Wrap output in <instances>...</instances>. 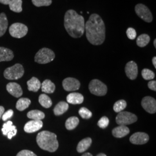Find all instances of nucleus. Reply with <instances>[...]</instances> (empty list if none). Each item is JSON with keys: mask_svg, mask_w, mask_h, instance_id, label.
I'll use <instances>...</instances> for the list:
<instances>
[{"mask_svg": "<svg viewBox=\"0 0 156 156\" xmlns=\"http://www.w3.org/2000/svg\"><path fill=\"white\" fill-rule=\"evenodd\" d=\"M11 0H0V2L4 4V5H8Z\"/></svg>", "mask_w": 156, "mask_h": 156, "instance_id": "42", "label": "nucleus"}, {"mask_svg": "<svg viewBox=\"0 0 156 156\" xmlns=\"http://www.w3.org/2000/svg\"><path fill=\"white\" fill-rule=\"evenodd\" d=\"M152 62H153V64L154 66V67L155 68H156V57H154L153 58H152Z\"/></svg>", "mask_w": 156, "mask_h": 156, "instance_id": "43", "label": "nucleus"}, {"mask_svg": "<svg viewBox=\"0 0 156 156\" xmlns=\"http://www.w3.org/2000/svg\"><path fill=\"white\" fill-rule=\"evenodd\" d=\"M68 108L69 105L68 103L64 101H61L58 102L55 107L53 109L54 114L56 116H60L68 111Z\"/></svg>", "mask_w": 156, "mask_h": 156, "instance_id": "20", "label": "nucleus"}, {"mask_svg": "<svg viewBox=\"0 0 156 156\" xmlns=\"http://www.w3.org/2000/svg\"><path fill=\"white\" fill-rule=\"evenodd\" d=\"M16 156H37L34 153L28 150L20 151L17 154Z\"/></svg>", "mask_w": 156, "mask_h": 156, "instance_id": "37", "label": "nucleus"}, {"mask_svg": "<svg viewBox=\"0 0 156 156\" xmlns=\"http://www.w3.org/2000/svg\"><path fill=\"white\" fill-rule=\"evenodd\" d=\"M141 105L148 113L151 114L156 113V101L154 98L149 96L145 97L142 100Z\"/></svg>", "mask_w": 156, "mask_h": 156, "instance_id": "10", "label": "nucleus"}, {"mask_svg": "<svg viewBox=\"0 0 156 156\" xmlns=\"http://www.w3.org/2000/svg\"><path fill=\"white\" fill-rule=\"evenodd\" d=\"M17 134V129H13V130H12V131H11L10 132H9L8 134H7V136H8V139H9V140H11L12 139V138L13 137V136H15Z\"/></svg>", "mask_w": 156, "mask_h": 156, "instance_id": "40", "label": "nucleus"}, {"mask_svg": "<svg viewBox=\"0 0 156 156\" xmlns=\"http://www.w3.org/2000/svg\"><path fill=\"white\" fill-rule=\"evenodd\" d=\"M97 156H106V155L105 154H104V153H100Z\"/></svg>", "mask_w": 156, "mask_h": 156, "instance_id": "45", "label": "nucleus"}, {"mask_svg": "<svg viewBox=\"0 0 156 156\" xmlns=\"http://www.w3.org/2000/svg\"><path fill=\"white\" fill-rule=\"evenodd\" d=\"M8 21L4 13L0 14V37L3 36L8 28Z\"/></svg>", "mask_w": 156, "mask_h": 156, "instance_id": "23", "label": "nucleus"}, {"mask_svg": "<svg viewBox=\"0 0 156 156\" xmlns=\"http://www.w3.org/2000/svg\"><path fill=\"white\" fill-rule=\"evenodd\" d=\"M24 73L23 67L20 64H16L12 67L6 68L4 71V76L8 80H17L22 78Z\"/></svg>", "mask_w": 156, "mask_h": 156, "instance_id": "5", "label": "nucleus"}, {"mask_svg": "<svg viewBox=\"0 0 156 156\" xmlns=\"http://www.w3.org/2000/svg\"><path fill=\"white\" fill-rule=\"evenodd\" d=\"M64 27L71 37L80 38L84 33V19L75 11L69 9L66 12L64 16Z\"/></svg>", "mask_w": 156, "mask_h": 156, "instance_id": "2", "label": "nucleus"}, {"mask_svg": "<svg viewBox=\"0 0 156 156\" xmlns=\"http://www.w3.org/2000/svg\"><path fill=\"white\" fill-rule=\"evenodd\" d=\"M129 133V129L126 126H120L112 130V135L113 136L121 138L127 135Z\"/></svg>", "mask_w": 156, "mask_h": 156, "instance_id": "16", "label": "nucleus"}, {"mask_svg": "<svg viewBox=\"0 0 156 156\" xmlns=\"http://www.w3.org/2000/svg\"><path fill=\"white\" fill-rule=\"evenodd\" d=\"M90 91L93 94L97 96H104L107 93V86L98 79L92 80L89 86Z\"/></svg>", "mask_w": 156, "mask_h": 156, "instance_id": "6", "label": "nucleus"}, {"mask_svg": "<svg viewBox=\"0 0 156 156\" xmlns=\"http://www.w3.org/2000/svg\"><path fill=\"white\" fill-rule=\"evenodd\" d=\"M41 89L43 92L48 94H51L54 93L56 86L51 80L49 79H46L41 84Z\"/></svg>", "mask_w": 156, "mask_h": 156, "instance_id": "19", "label": "nucleus"}, {"mask_svg": "<svg viewBox=\"0 0 156 156\" xmlns=\"http://www.w3.org/2000/svg\"><path fill=\"white\" fill-rule=\"evenodd\" d=\"M37 142L41 149L49 152H55L58 147L57 135L48 131L38 133L37 136Z\"/></svg>", "mask_w": 156, "mask_h": 156, "instance_id": "3", "label": "nucleus"}, {"mask_svg": "<svg viewBox=\"0 0 156 156\" xmlns=\"http://www.w3.org/2000/svg\"><path fill=\"white\" fill-rule=\"evenodd\" d=\"M149 140V136L145 133L138 132L133 134L130 138L129 141L134 145H144L146 144Z\"/></svg>", "mask_w": 156, "mask_h": 156, "instance_id": "12", "label": "nucleus"}, {"mask_svg": "<svg viewBox=\"0 0 156 156\" xmlns=\"http://www.w3.org/2000/svg\"><path fill=\"white\" fill-rule=\"evenodd\" d=\"M29 119L33 120H42L45 118V113L38 110H33L28 112L27 115Z\"/></svg>", "mask_w": 156, "mask_h": 156, "instance_id": "25", "label": "nucleus"}, {"mask_svg": "<svg viewBox=\"0 0 156 156\" xmlns=\"http://www.w3.org/2000/svg\"><path fill=\"white\" fill-rule=\"evenodd\" d=\"M80 83L79 81L75 78H66L62 81L63 88L67 91L78 90L80 88Z\"/></svg>", "mask_w": 156, "mask_h": 156, "instance_id": "11", "label": "nucleus"}, {"mask_svg": "<svg viewBox=\"0 0 156 156\" xmlns=\"http://www.w3.org/2000/svg\"><path fill=\"white\" fill-rule=\"evenodd\" d=\"M79 123V120L78 117L75 116L69 117L66 122V127L68 130H73L78 126Z\"/></svg>", "mask_w": 156, "mask_h": 156, "instance_id": "28", "label": "nucleus"}, {"mask_svg": "<svg viewBox=\"0 0 156 156\" xmlns=\"http://www.w3.org/2000/svg\"><path fill=\"white\" fill-rule=\"evenodd\" d=\"M8 92L16 98L21 97L23 94V90L21 86L17 83H9L6 85Z\"/></svg>", "mask_w": 156, "mask_h": 156, "instance_id": "15", "label": "nucleus"}, {"mask_svg": "<svg viewBox=\"0 0 156 156\" xmlns=\"http://www.w3.org/2000/svg\"><path fill=\"white\" fill-rule=\"evenodd\" d=\"M92 140L90 138H86L80 140L78 144L76 150L78 153H83L87 151L91 145Z\"/></svg>", "mask_w": 156, "mask_h": 156, "instance_id": "21", "label": "nucleus"}, {"mask_svg": "<svg viewBox=\"0 0 156 156\" xmlns=\"http://www.w3.org/2000/svg\"><path fill=\"white\" fill-rule=\"evenodd\" d=\"M109 123V119L106 116H103V117H101L100 119V120L98 121V126L100 128L104 129L108 127Z\"/></svg>", "mask_w": 156, "mask_h": 156, "instance_id": "35", "label": "nucleus"}, {"mask_svg": "<svg viewBox=\"0 0 156 156\" xmlns=\"http://www.w3.org/2000/svg\"><path fill=\"white\" fill-rule=\"evenodd\" d=\"M9 34L12 37L16 38L24 37L28 33V27L20 23H16L12 24L9 27Z\"/></svg>", "mask_w": 156, "mask_h": 156, "instance_id": "8", "label": "nucleus"}, {"mask_svg": "<svg viewBox=\"0 0 156 156\" xmlns=\"http://www.w3.org/2000/svg\"><path fill=\"white\" fill-rule=\"evenodd\" d=\"M135 11L136 15L146 22L151 23L152 22L153 16L151 11L144 4H137L135 7Z\"/></svg>", "mask_w": 156, "mask_h": 156, "instance_id": "9", "label": "nucleus"}, {"mask_svg": "<svg viewBox=\"0 0 156 156\" xmlns=\"http://www.w3.org/2000/svg\"><path fill=\"white\" fill-rule=\"evenodd\" d=\"M28 90L30 91L37 92L41 87V83L39 80L35 77H33L27 82Z\"/></svg>", "mask_w": 156, "mask_h": 156, "instance_id": "22", "label": "nucleus"}, {"mask_svg": "<svg viewBox=\"0 0 156 156\" xmlns=\"http://www.w3.org/2000/svg\"><path fill=\"white\" fill-rule=\"evenodd\" d=\"M148 87L154 91H156V82L155 80H151L148 83Z\"/></svg>", "mask_w": 156, "mask_h": 156, "instance_id": "39", "label": "nucleus"}, {"mask_svg": "<svg viewBox=\"0 0 156 156\" xmlns=\"http://www.w3.org/2000/svg\"><path fill=\"white\" fill-rule=\"evenodd\" d=\"M79 114L81 117L84 119H89L91 118L93 115L91 112L84 107H82L79 109Z\"/></svg>", "mask_w": 156, "mask_h": 156, "instance_id": "33", "label": "nucleus"}, {"mask_svg": "<svg viewBox=\"0 0 156 156\" xmlns=\"http://www.w3.org/2000/svg\"><path fill=\"white\" fill-rule=\"evenodd\" d=\"M55 58V54L48 48H42L37 53L35 56V62L45 64L52 62Z\"/></svg>", "mask_w": 156, "mask_h": 156, "instance_id": "4", "label": "nucleus"}, {"mask_svg": "<svg viewBox=\"0 0 156 156\" xmlns=\"http://www.w3.org/2000/svg\"><path fill=\"white\" fill-rule=\"evenodd\" d=\"M136 121V116L129 112H120L116 117V122L120 126H127Z\"/></svg>", "mask_w": 156, "mask_h": 156, "instance_id": "7", "label": "nucleus"}, {"mask_svg": "<svg viewBox=\"0 0 156 156\" xmlns=\"http://www.w3.org/2000/svg\"><path fill=\"white\" fill-rule=\"evenodd\" d=\"M43 127V122L41 120H31L24 126V130L27 133H33L39 130Z\"/></svg>", "mask_w": 156, "mask_h": 156, "instance_id": "14", "label": "nucleus"}, {"mask_svg": "<svg viewBox=\"0 0 156 156\" xmlns=\"http://www.w3.org/2000/svg\"><path fill=\"white\" fill-rule=\"evenodd\" d=\"M14 55L11 50L4 47H0V62L11 61Z\"/></svg>", "mask_w": 156, "mask_h": 156, "instance_id": "18", "label": "nucleus"}, {"mask_svg": "<svg viewBox=\"0 0 156 156\" xmlns=\"http://www.w3.org/2000/svg\"><path fill=\"white\" fill-rule=\"evenodd\" d=\"M151 41L150 37L146 34L140 35L136 39V44L140 48H144Z\"/></svg>", "mask_w": 156, "mask_h": 156, "instance_id": "27", "label": "nucleus"}, {"mask_svg": "<svg viewBox=\"0 0 156 156\" xmlns=\"http://www.w3.org/2000/svg\"><path fill=\"white\" fill-rule=\"evenodd\" d=\"M125 73L129 79H135L138 73L137 64L133 61L128 62L125 67Z\"/></svg>", "mask_w": 156, "mask_h": 156, "instance_id": "13", "label": "nucleus"}, {"mask_svg": "<svg viewBox=\"0 0 156 156\" xmlns=\"http://www.w3.org/2000/svg\"><path fill=\"white\" fill-rule=\"evenodd\" d=\"M32 2L34 5L37 7L49 6L51 4V0H32Z\"/></svg>", "mask_w": 156, "mask_h": 156, "instance_id": "34", "label": "nucleus"}, {"mask_svg": "<svg viewBox=\"0 0 156 156\" xmlns=\"http://www.w3.org/2000/svg\"><path fill=\"white\" fill-rule=\"evenodd\" d=\"M127 106V102L125 100H121L117 101L113 105V110L116 113H119L123 111Z\"/></svg>", "mask_w": 156, "mask_h": 156, "instance_id": "30", "label": "nucleus"}, {"mask_svg": "<svg viewBox=\"0 0 156 156\" xmlns=\"http://www.w3.org/2000/svg\"><path fill=\"white\" fill-rule=\"evenodd\" d=\"M142 76L145 80H151L155 77V74L152 71L149 69L145 68L142 71Z\"/></svg>", "mask_w": 156, "mask_h": 156, "instance_id": "32", "label": "nucleus"}, {"mask_svg": "<svg viewBox=\"0 0 156 156\" xmlns=\"http://www.w3.org/2000/svg\"><path fill=\"white\" fill-rule=\"evenodd\" d=\"M39 104L45 108H49L52 105V101L50 97L45 94L39 95Z\"/></svg>", "mask_w": 156, "mask_h": 156, "instance_id": "29", "label": "nucleus"}, {"mask_svg": "<svg viewBox=\"0 0 156 156\" xmlns=\"http://www.w3.org/2000/svg\"><path fill=\"white\" fill-rule=\"evenodd\" d=\"M82 156H93V155L90 153H86L83 154Z\"/></svg>", "mask_w": 156, "mask_h": 156, "instance_id": "44", "label": "nucleus"}, {"mask_svg": "<svg viewBox=\"0 0 156 156\" xmlns=\"http://www.w3.org/2000/svg\"><path fill=\"white\" fill-rule=\"evenodd\" d=\"M4 112H5L4 108L3 106H0V119L2 117V116L4 114Z\"/></svg>", "mask_w": 156, "mask_h": 156, "instance_id": "41", "label": "nucleus"}, {"mask_svg": "<svg viewBox=\"0 0 156 156\" xmlns=\"http://www.w3.org/2000/svg\"><path fill=\"white\" fill-rule=\"evenodd\" d=\"M31 104V101L27 98H20L17 102L16 108L19 111H23Z\"/></svg>", "mask_w": 156, "mask_h": 156, "instance_id": "24", "label": "nucleus"}, {"mask_svg": "<svg viewBox=\"0 0 156 156\" xmlns=\"http://www.w3.org/2000/svg\"><path fill=\"white\" fill-rule=\"evenodd\" d=\"M9 6L12 11L20 13L22 11V0H11Z\"/></svg>", "mask_w": 156, "mask_h": 156, "instance_id": "26", "label": "nucleus"}, {"mask_svg": "<svg viewBox=\"0 0 156 156\" xmlns=\"http://www.w3.org/2000/svg\"><path fill=\"white\" fill-rule=\"evenodd\" d=\"M13 111L12 109H9L8 111L4 113V114L2 115L1 118H2L3 121H6L8 119H10L11 117H12V116H13Z\"/></svg>", "mask_w": 156, "mask_h": 156, "instance_id": "38", "label": "nucleus"}, {"mask_svg": "<svg viewBox=\"0 0 156 156\" xmlns=\"http://www.w3.org/2000/svg\"><path fill=\"white\" fill-rule=\"evenodd\" d=\"M83 95L79 93H73L67 95V102L71 104H80L83 102Z\"/></svg>", "mask_w": 156, "mask_h": 156, "instance_id": "17", "label": "nucleus"}, {"mask_svg": "<svg viewBox=\"0 0 156 156\" xmlns=\"http://www.w3.org/2000/svg\"><path fill=\"white\" fill-rule=\"evenodd\" d=\"M153 44H154V48H156V39H154V42H153Z\"/></svg>", "mask_w": 156, "mask_h": 156, "instance_id": "46", "label": "nucleus"}, {"mask_svg": "<svg viewBox=\"0 0 156 156\" xmlns=\"http://www.w3.org/2000/svg\"><path fill=\"white\" fill-rule=\"evenodd\" d=\"M86 38L94 45L102 44L105 39V26L100 15L93 13L85 24Z\"/></svg>", "mask_w": 156, "mask_h": 156, "instance_id": "1", "label": "nucleus"}, {"mask_svg": "<svg viewBox=\"0 0 156 156\" xmlns=\"http://www.w3.org/2000/svg\"><path fill=\"white\" fill-rule=\"evenodd\" d=\"M16 128V126L13 125V123L11 121H8L7 123L3 124V127L2 128V132L4 135H7V134L9 132Z\"/></svg>", "mask_w": 156, "mask_h": 156, "instance_id": "31", "label": "nucleus"}, {"mask_svg": "<svg viewBox=\"0 0 156 156\" xmlns=\"http://www.w3.org/2000/svg\"><path fill=\"white\" fill-rule=\"evenodd\" d=\"M126 34L127 35V37L129 39L134 40L135 39L136 37V32L134 28L132 27H129L126 31Z\"/></svg>", "mask_w": 156, "mask_h": 156, "instance_id": "36", "label": "nucleus"}]
</instances>
